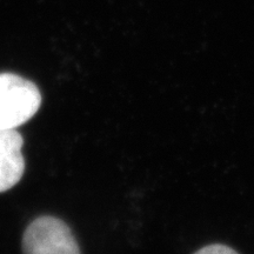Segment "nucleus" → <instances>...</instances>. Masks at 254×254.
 <instances>
[{
    "label": "nucleus",
    "instance_id": "obj_1",
    "mask_svg": "<svg viewBox=\"0 0 254 254\" xmlns=\"http://www.w3.org/2000/svg\"><path fill=\"white\" fill-rule=\"evenodd\" d=\"M40 105L41 94L34 82L13 73L0 74V131L17 129Z\"/></svg>",
    "mask_w": 254,
    "mask_h": 254
},
{
    "label": "nucleus",
    "instance_id": "obj_2",
    "mask_svg": "<svg viewBox=\"0 0 254 254\" xmlns=\"http://www.w3.org/2000/svg\"><path fill=\"white\" fill-rule=\"evenodd\" d=\"M23 253L80 254V250L65 222L53 217H41L25 231Z\"/></svg>",
    "mask_w": 254,
    "mask_h": 254
},
{
    "label": "nucleus",
    "instance_id": "obj_3",
    "mask_svg": "<svg viewBox=\"0 0 254 254\" xmlns=\"http://www.w3.org/2000/svg\"><path fill=\"white\" fill-rule=\"evenodd\" d=\"M23 136L17 129L0 131V193L20 182L25 171Z\"/></svg>",
    "mask_w": 254,
    "mask_h": 254
},
{
    "label": "nucleus",
    "instance_id": "obj_4",
    "mask_svg": "<svg viewBox=\"0 0 254 254\" xmlns=\"http://www.w3.org/2000/svg\"><path fill=\"white\" fill-rule=\"evenodd\" d=\"M194 254H239L236 252L231 247L220 245V244H214V245H209L202 247L201 250H199L198 252Z\"/></svg>",
    "mask_w": 254,
    "mask_h": 254
}]
</instances>
